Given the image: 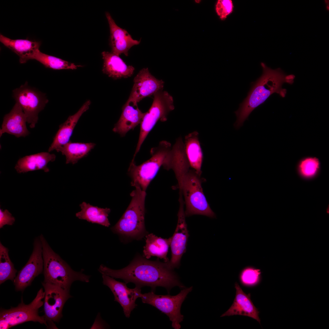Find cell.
<instances>
[{
    "mask_svg": "<svg viewBox=\"0 0 329 329\" xmlns=\"http://www.w3.org/2000/svg\"><path fill=\"white\" fill-rule=\"evenodd\" d=\"M320 162L316 157H307L301 159L297 165V170L302 176L310 177L315 175L319 171Z\"/></svg>",
    "mask_w": 329,
    "mask_h": 329,
    "instance_id": "30",
    "label": "cell"
},
{
    "mask_svg": "<svg viewBox=\"0 0 329 329\" xmlns=\"http://www.w3.org/2000/svg\"><path fill=\"white\" fill-rule=\"evenodd\" d=\"M55 158V154L47 152L26 156L19 159L15 168L19 173L40 169L48 172L49 171L47 167L48 163L54 161Z\"/></svg>",
    "mask_w": 329,
    "mask_h": 329,
    "instance_id": "23",
    "label": "cell"
},
{
    "mask_svg": "<svg viewBox=\"0 0 329 329\" xmlns=\"http://www.w3.org/2000/svg\"><path fill=\"white\" fill-rule=\"evenodd\" d=\"M0 41L5 46L19 56L21 63H24L29 60L33 59L35 54L39 50L41 44L40 41L28 39L13 40L1 34H0Z\"/></svg>",
    "mask_w": 329,
    "mask_h": 329,
    "instance_id": "22",
    "label": "cell"
},
{
    "mask_svg": "<svg viewBox=\"0 0 329 329\" xmlns=\"http://www.w3.org/2000/svg\"><path fill=\"white\" fill-rule=\"evenodd\" d=\"M261 273L260 269L250 267H246L242 271L240 278L242 282L245 284H255L259 281Z\"/></svg>",
    "mask_w": 329,
    "mask_h": 329,
    "instance_id": "31",
    "label": "cell"
},
{
    "mask_svg": "<svg viewBox=\"0 0 329 329\" xmlns=\"http://www.w3.org/2000/svg\"><path fill=\"white\" fill-rule=\"evenodd\" d=\"M168 265V262H162L158 260L151 261L141 256H137L126 267L119 270H113L101 265L98 270L102 274L113 278L123 280L126 284L134 283L141 288L151 287L153 291L156 287H163L168 292L173 287H185L178 277Z\"/></svg>",
    "mask_w": 329,
    "mask_h": 329,
    "instance_id": "1",
    "label": "cell"
},
{
    "mask_svg": "<svg viewBox=\"0 0 329 329\" xmlns=\"http://www.w3.org/2000/svg\"><path fill=\"white\" fill-rule=\"evenodd\" d=\"M146 244L143 247L144 256L147 259L156 256L163 259L165 262H168L167 257L170 245L171 237L168 239L158 237L153 233L146 236Z\"/></svg>",
    "mask_w": 329,
    "mask_h": 329,
    "instance_id": "25",
    "label": "cell"
},
{
    "mask_svg": "<svg viewBox=\"0 0 329 329\" xmlns=\"http://www.w3.org/2000/svg\"><path fill=\"white\" fill-rule=\"evenodd\" d=\"M130 193L131 201L116 224L111 228L114 232L134 239L141 238L145 231L144 224L146 191L136 186Z\"/></svg>",
    "mask_w": 329,
    "mask_h": 329,
    "instance_id": "5",
    "label": "cell"
},
{
    "mask_svg": "<svg viewBox=\"0 0 329 329\" xmlns=\"http://www.w3.org/2000/svg\"><path fill=\"white\" fill-rule=\"evenodd\" d=\"M196 1L198 3V2H200V0H199V1H198V0H196Z\"/></svg>",
    "mask_w": 329,
    "mask_h": 329,
    "instance_id": "36",
    "label": "cell"
},
{
    "mask_svg": "<svg viewBox=\"0 0 329 329\" xmlns=\"http://www.w3.org/2000/svg\"><path fill=\"white\" fill-rule=\"evenodd\" d=\"M42 284L45 290L44 309L45 320L48 325L55 327L53 322L59 321L62 316L64 306L72 296L69 290L47 283L43 282Z\"/></svg>",
    "mask_w": 329,
    "mask_h": 329,
    "instance_id": "11",
    "label": "cell"
},
{
    "mask_svg": "<svg viewBox=\"0 0 329 329\" xmlns=\"http://www.w3.org/2000/svg\"><path fill=\"white\" fill-rule=\"evenodd\" d=\"M236 295L233 304L229 309L221 317L240 315L250 317L260 324L259 312L251 300L250 294L245 293L239 284L235 282Z\"/></svg>",
    "mask_w": 329,
    "mask_h": 329,
    "instance_id": "20",
    "label": "cell"
},
{
    "mask_svg": "<svg viewBox=\"0 0 329 329\" xmlns=\"http://www.w3.org/2000/svg\"><path fill=\"white\" fill-rule=\"evenodd\" d=\"M101 55L103 73L115 79L126 78L133 75L134 68L132 65H127L119 56L106 51H103Z\"/></svg>",
    "mask_w": 329,
    "mask_h": 329,
    "instance_id": "21",
    "label": "cell"
},
{
    "mask_svg": "<svg viewBox=\"0 0 329 329\" xmlns=\"http://www.w3.org/2000/svg\"><path fill=\"white\" fill-rule=\"evenodd\" d=\"M189 166L187 161L183 160L177 163L173 169L184 198L186 216L199 214L215 218V214L203 193L200 175L189 169Z\"/></svg>",
    "mask_w": 329,
    "mask_h": 329,
    "instance_id": "3",
    "label": "cell"
},
{
    "mask_svg": "<svg viewBox=\"0 0 329 329\" xmlns=\"http://www.w3.org/2000/svg\"><path fill=\"white\" fill-rule=\"evenodd\" d=\"M145 113L139 108L137 103L127 100L122 108V112L113 131L125 136L127 133L140 124Z\"/></svg>",
    "mask_w": 329,
    "mask_h": 329,
    "instance_id": "18",
    "label": "cell"
},
{
    "mask_svg": "<svg viewBox=\"0 0 329 329\" xmlns=\"http://www.w3.org/2000/svg\"><path fill=\"white\" fill-rule=\"evenodd\" d=\"M80 206L81 210L76 214V216L79 219L86 220L88 222L107 227L110 225L108 218L111 211L110 209L93 206L85 202L81 203Z\"/></svg>",
    "mask_w": 329,
    "mask_h": 329,
    "instance_id": "26",
    "label": "cell"
},
{
    "mask_svg": "<svg viewBox=\"0 0 329 329\" xmlns=\"http://www.w3.org/2000/svg\"><path fill=\"white\" fill-rule=\"evenodd\" d=\"M9 249L0 242V284L10 280L13 281L17 270L9 255Z\"/></svg>",
    "mask_w": 329,
    "mask_h": 329,
    "instance_id": "29",
    "label": "cell"
},
{
    "mask_svg": "<svg viewBox=\"0 0 329 329\" xmlns=\"http://www.w3.org/2000/svg\"><path fill=\"white\" fill-rule=\"evenodd\" d=\"M180 203L178 214V222L175 230L171 239L170 246L171 249V258L168 262L172 269L179 266L181 257L185 252L189 233L186 221L182 194L180 193Z\"/></svg>",
    "mask_w": 329,
    "mask_h": 329,
    "instance_id": "13",
    "label": "cell"
},
{
    "mask_svg": "<svg viewBox=\"0 0 329 329\" xmlns=\"http://www.w3.org/2000/svg\"><path fill=\"white\" fill-rule=\"evenodd\" d=\"M105 15L110 28L109 44L111 52L119 56L124 54L128 56L129 49L133 46L139 44L141 39H133L126 30L116 24L109 12H106Z\"/></svg>",
    "mask_w": 329,
    "mask_h": 329,
    "instance_id": "16",
    "label": "cell"
},
{
    "mask_svg": "<svg viewBox=\"0 0 329 329\" xmlns=\"http://www.w3.org/2000/svg\"><path fill=\"white\" fill-rule=\"evenodd\" d=\"M102 277L103 284L109 288L114 295V301L120 304L126 317L129 318L131 311L137 306L136 299L141 296V288L136 286L134 288H129L125 282L118 281L105 274H102Z\"/></svg>",
    "mask_w": 329,
    "mask_h": 329,
    "instance_id": "14",
    "label": "cell"
},
{
    "mask_svg": "<svg viewBox=\"0 0 329 329\" xmlns=\"http://www.w3.org/2000/svg\"><path fill=\"white\" fill-rule=\"evenodd\" d=\"M44 269L42 247L40 237L34 240L33 252L25 265L19 271L13 280L16 290L22 291L30 285Z\"/></svg>",
    "mask_w": 329,
    "mask_h": 329,
    "instance_id": "12",
    "label": "cell"
},
{
    "mask_svg": "<svg viewBox=\"0 0 329 329\" xmlns=\"http://www.w3.org/2000/svg\"><path fill=\"white\" fill-rule=\"evenodd\" d=\"M16 103L22 108L29 126L34 128L38 120V115L48 102L44 95L29 86L27 83L13 90Z\"/></svg>",
    "mask_w": 329,
    "mask_h": 329,
    "instance_id": "10",
    "label": "cell"
},
{
    "mask_svg": "<svg viewBox=\"0 0 329 329\" xmlns=\"http://www.w3.org/2000/svg\"><path fill=\"white\" fill-rule=\"evenodd\" d=\"M193 287L183 289L177 295H162L155 294L151 291L142 293V302L150 304L166 314L172 322V326L175 329L181 328L180 323L183 320V316L181 313V305Z\"/></svg>",
    "mask_w": 329,
    "mask_h": 329,
    "instance_id": "8",
    "label": "cell"
},
{
    "mask_svg": "<svg viewBox=\"0 0 329 329\" xmlns=\"http://www.w3.org/2000/svg\"><path fill=\"white\" fill-rule=\"evenodd\" d=\"M153 95L152 104L148 111L145 113L140 124V135L133 156L134 159L140 151L147 136L157 122L159 120L166 121L168 114L175 108L173 97L167 92L160 91Z\"/></svg>",
    "mask_w": 329,
    "mask_h": 329,
    "instance_id": "7",
    "label": "cell"
},
{
    "mask_svg": "<svg viewBox=\"0 0 329 329\" xmlns=\"http://www.w3.org/2000/svg\"><path fill=\"white\" fill-rule=\"evenodd\" d=\"M44 296L45 292L41 288L38 292L36 297L29 304H25L22 299L21 303L16 307H11L9 310L1 309L0 319L6 322L9 328L29 321L38 322L48 327L44 316H40L38 314V310L44 304V302L42 300Z\"/></svg>",
    "mask_w": 329,
    "mask_h": 329,
    "instance_id": "9",
    "label": "cell"
},
{
    "mask_svg": "<svg viewBox=\"0 0 329 329\" xmlns=\"http://www.w3.org/2000/svg\"><path fill=\"white\" fill-rule=\"evenodd\" d=\"M134 84L128 100L137 103L143 98L162 90L164 82L156 79L147 68L141 69L133 80Z\"/></svg>",
    "mask_w": 329,
    "mask_h": 329,
    "instance_id": "15",
    "label": "cell"
},
{
    "mask_svg": "<svg viewBox=\"0 0 329 329\" xmlns=\"http://www.w3.org/2000/svg\"><path fill=\"white\" fill-rule=\"evenodd\" d=\"M15 219L7 209L4 211L0 209V228L5 225H12L13 224Z\"/></svg>",
    "mask_w": 329,
    "mask_h": 329,
    "instance_id": "33",
    "label": "cell"
},
{
    "mask_svg": "<svg viewBox=\"0 0 329 329\" xmlns=\"http://www.w3.org/2000/svg\"><path fill=\"white\" fill-rule=\"evenodd\" d=\"M171 148L170 143L162 141L157 147L151 149V157L148 160L137 165L134 160L132 159L128 169V174L131 179V186H139L142 190L146 191L161 167L164 164Z\"/></svg>",
    "mask_w": 329,
    "mask_h": 329,
    "instance_id": "6",
    "label": "cell"
},
{
    "mask_svg": "<svg viewBox=\"0 0 329 329\" xmlns=\"http://www.w3.org/2000/svg\"><path fill=\"white\" fill-rule=\"evenodd\" d=\"M326 8L327 10L328 11L329 10V4L326 5Z\"/></svg>",
    "mask_w": 329,
    "mask_h": 329,
    "instance_id": "34",
    "label": "cell"
},
{
    "mask_svg": "<svg viewBox=\"0 0 329 329\" xmlns=\"http://www.w3.org/2000/svg\"><path fill=\"white\" fill-rule=\"evenodd\" d=\"M329 0H325L324 1V2H325V4H326V5L329 4Z\"/></svg>",
    "mask_w": 329,
    "mask_h": 329,
    "instance_id": "35",
    "label": "cell"
},
{
    "mask_svg": "<svg viewBox=\"0 0 329 329\" xmlns=\"http://www.w3.org/2000/svg\"><path fill=\"white\" fill-rule=\"evenodd\" d=\"M215 9L220 19L224 20L233 12L234 5L232 0H218L215 5Z\"/></svg>",
    "mask_w": 329,
    "mask_h": 329,
    "instance_id": "32",
    "label": "cell"
},
{
    "mask_svg": "<svg viewBox=\"0 0 329 329\" xmlns=\"http://www.w3.org/2000/svg\"><path fill=\"white\" fill-rule=\"evenodd\" d=\"M90 104V100L87 101L76 113L69 116L65 122L60 125L59 129L48 148V152L56 150L70 141L73 130L80 118L89 109Z\"/></svg>",
    "mask_w": 329,
    "mask_h": 329,
    "instance_id": "19",
    "label": "cell"
},
{
    "mask_svg": "<svg viewBox=\"0 0 329 329\" xmlns=\"http://www.w3.org/2000/svg\"><path fill=\"white\" fill-rule=\"evenodd\" d=\"M95 145L94 143H73L70 141L56 150L65 156L66 164H74L87 156Z\"/></svg>",
    "mask_w": 329,
    "mask_h": 329,
    "instance_id": "27",
    "label": "cell"
},
{
    "mask_svg": "<svg viewBox=\"0 0 329 329\" xmlns=\"http://www.w3.org/2000/svg\"><path fill=\"white\" fill-rule=\"evenodd\" d=\"M39 237L42 247L43 282L69 290L71 284L76 281L89 282L90 276L83 273V270L80 272L73 271L52 250L42 234Z\"/></svg>",
    "mask_w": 329,
    "mask_h": 329,
    "instance_id": "4",
    "label": "cell"
},
{
    "mask_svg": "<svg viewBox=\"0 0 329 329\" xmlns=\"http://www.w3.org/2000/svg\"><path fill=\"white\" fill-rule=\"evenodd\" d=\"M260 65L263 70L262 75L254 83L247 97L235 112L237 119L234 126L236 129L243 125L253 110L264 103L272 94L276 93L284 97L287 90L282 88L283 84L286 83L291 84L294 82V75L286 74L279 68L272 69L263 62Z\"/></svg>",
    "mask_w": 329,
    "mask_h": 329,
    "instance_id": "2",
    "label": "cell"
},
{
    "mask_svg": "<svg viewBox=\"0 0 329 329\" xmlns=\"http://www.w3.org/2000/svg\"><path fill=\"white\" fill-rule=\"evenodd\" d=\"M26 117L19 105L16 103L10 111L3 118L0 130V137L5 133L18 138L25 137L30 134L26 123Z\"/></svg>",
    "mask_w": 329,
    "mask_h": 329,
    "instance_id": "17",
    "label": "cell"
},
{
    "mask_svg": "<svg viewBox=\"0 0 329 329\" xmlns=\"http://www.w3.org/2000/svg\"><path fill=\"white\" fill-rule=\"evenodd\" d=\"M33 59L39 62L46 68L55 70L76 69L78 67H83L80 65H76L60 58L46 54L40 50L34 55Z\"/></svg>",
    "mask_w": 329,
    "mask_h": 329,
    "instance_id": "28",
    "label": "cell"
},
{
    "mask_svg": "<svg viewBox=\"0 0 329 329\" xmlns=\"http://www.w3.org/2000/svg\"><path fill=\"white\" fill-rule=\"evenodd\" d=\"M185 154L190 166L199 175L201 174L203 155L196 132H192L185 137Z\"/></svg>",
    "mask_w": 329,
    "mask_h": 329,
    "instance_id": "24",
    "label": "cell"
}]
</instances>
